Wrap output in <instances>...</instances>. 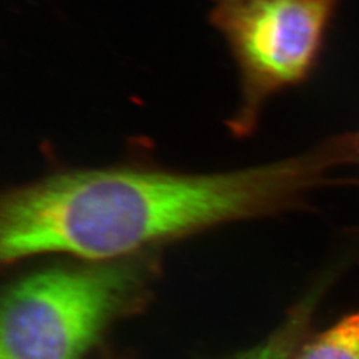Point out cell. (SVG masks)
<instances>
[{
	"mask_svg": "<svg viewBox=\"0 0 359 359\" xmlns=\"http://www.w3.org/2000/svg\"><path fill=\"white\" fill-rule=\"evenodd\" d=\"M359 165V129L269 164L218 173L118 164L56 170L4 191L0 259L65 255L115 261L221 225L306 206Z\"/></svg>",
	"mask_w": 359,
	"mask_h": 359,
	"instance_id": "6da1fadb",
	"label": "cell"
},
{
	"mask_svg": "<svg viewBox=\"0 0 359 359\" xmlns=\"http://www.w3.org/2000/svg\"><path fill=\"white\" fill-rule=\"evenodd\" d=\"M145 255L29 273L1 297L0 359H84L118 318L149 294Z\"/></svg>",
	"mask_w": 359,
	"mask_h": 359,
	"instance_id": "7a4b0ae2",
	"label": "cell"
},
{
	"mask_svg": "<svg viewBox=\"0 0 359 359\" xmlns=\"http://www.w3.org/2000/svg\"><path fill=\"white\" fill-rule=\"evenodd\" d=\"M342 1L209 0L208 20L240 76V105L226 120L231 136H252L270 99L313 75Z\"/></svg>",
	"mask_w": 359,
	"mask_h": 359,
	"instance_id": "3957f363",
	"label": "cell"
},
{
	"mask_svg": "<svg viewBox=\"0 0 359 359\" xmlns=\"http://www.w3.org/2000/svg\"><path fill=\"white\" fill-rule=\"evenodd\" d=\"M338 276L339 271L337 270L325 273L289 310L287 317L266 339L229 359H294L299 347L308 338L317 310Z\"/></svg>",
	"mask_w": 359,
	"mask_h": 359,
	"instance_id": "277c9868",
	"label": "cell"
},
{
	"mask_svg": "<svg viewBox=\"0 0 359 359\" xmlns=\"http://www.w3.org/2000/svg\"><path fill=\"white\" fill-rule=\"evenodd\" d=\"M294 359H359V310L308 337Z\"/></svg>",
	"mask_w": 359,
	"mask_h": 359,
	"instance_id": "5b68a950",
	"label": "cell"
}]
</instances>
